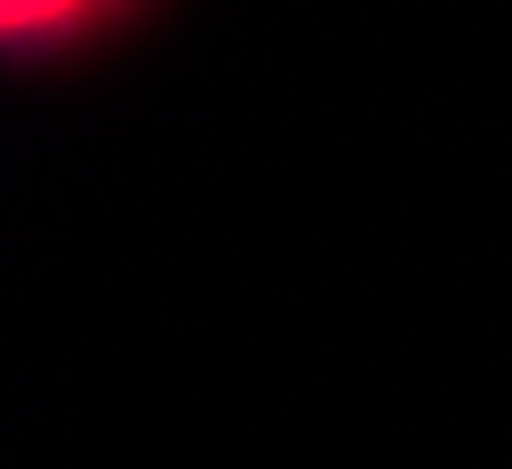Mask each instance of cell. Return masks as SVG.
<instances>
[{
    "label": "cell",
    "mask_w": 512,
    "mask_h": 469,
    "mask_svg": "<svg viewBox=\"0 0 512 469\" xmlns=\"http://www.w3.org/2000/svg\"><path fill=\"white\" fill-rule=\"evenodd\" d=\"M86 0H0V35H43V26H69Z\"/></svg>",
    "instance_id": "6da1fadb"
}]
</instances>
